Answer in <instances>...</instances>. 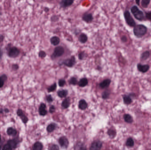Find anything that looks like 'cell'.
I'll use <instances>...</instances> for the list:
<instances>
[{
    "mask_svg": "<svg viewBox=\"0 0 151 150\" xmlns=\"http://www.w3.org/2000/svg\"><path fill=\"white\" fill-rule=\"evenodd\" d=\"M17 1H20L21 0H17Z\"/></svg>",
    "mask_w": 151,
    "mask_h": 150,
    "instance_id": "db71d44e",
    "label": "cell"
},
{
    "mask_svg": "<svg viewBox=\"0 0 151 150\" xmlns=\"http://www.w3.org/2000/svg\"><path fill=\"white\" fill-rule=\"evenodd\" d=\"M124 15L126 22L129 26L131 27H134L136 26V22L128 11L124 12Z\"/></svg>",
    "mask_w": 151,
    "mask_h": 150,
    "instance_id": "277c9868",
    "label": "cell"
},
{
    "mask_svg": "<svg viewBox=\"0 0 151 150\" xmlns=\"http://www.w3.org/2000/svg\"><path fill=\"white\" fill-rule=\"evenodd\" d=\"M43 148V145L41 142H36L33 146V150H41Z\"/></svg>",
    "mask_w": 151,
    "mask_h": 150,
    "instance_id": "ffe728a7",
    "label": "cell"
},
{
    "mask_svg": "<svg viewBox=\"0 0 151 150\" xmlns=\"http://www.w3.org/2000/svg\"><path fill=\"white\" fill-rule=\"evenodd\" d=\"M102 147V143L99 141H95L92 143L91 150H100Z\"/></svg>",
    "mask_w": 151,
    "mask_h": 150,
    "instance_id": "4fadbf2b",
    "label": "cell"
},
{
    "mask_svg": "<svg viewBox=\"0 0 151 150\" xmlns=\"http://www.w3.org/2000/svg\"><path fill=\"white\" fill-rule=\"evenodd\" d=\"M88 81L86 78H83L80 80L78 83V85L80 87H85L88 85Z\"/></svg>",
    "mask_w": 151,
    "mask_h": 150,
    "instance_id": "d4e9b609",
    "label": "cell"
},
{
    "mask_svg": "<svg viewBox=\"0 0 151 150\" xmlns=\"http://www.w3.org/2000/svg\"><path fill=\"white\" fill-rule=\"evenodd\" d=\"M56 124L54 123H51L49 124L47 127V130L48 132H52L56 128Z\"/></svg>",
    "mask_w": 151,
    "mask_h": 150,
    "instance_id": "f1b7e54d",
    "label": "cell"
},
{
    "mask_svg": "<svg viewBox=\"0 0 151 150\" xmlns=\"http://www.w3.org/2000/svg\"><path fill=\"white\" fill-rule=\"evenodd\" d=\"M87 107H88V104L85 100L81 99L80 101L79 105V108L80 109L83 110L86 109Z\"/></svg>",
    "mask_w": 151,
    "mask_h": 150,
    "instance_id": "44dd1931",
    "label": "cell"
},
{
    "mask_svg": "<svg viewBox=\"0 0 151 150\" xmlns=\"http://www.w3.org/2000/svg\"><path fill=\"white\" fill-rule=\"evenodd\" d=\"M56 88H57L56 84H54L53 85L51 86L48 89V91L49 92H53V91H54L56 89Z\"/></svg>",
    "mask_w": 151,
    "mask_h": 150,
    "instance_id": "1f68e13d",
    "label": "cell"
},
{
    "mask_svg": "<svg viewBox=\"0 0 151 150\" xmlns=\"http://www.w3.org/2000/svg\"><path fill=\"white\" fill-rule=\"evenodd\" d=\"M131 12L134 15V17L138 20L142 21L144 19V13L140 10L136 5L133 6L131 8Z\"/></svg>",
    "mask_w": 151,
    "mask_h": 150,
    "instance_id": "7a4b0ae2",
    "label": "cell"
},
{
    "mask_svg": "<svg viewBox=\"0 0 151 150\" xmlns=\"http://www.w3.org/2000/svg\"><path fill=\"white\" fill-rule=\"evenodd\" d=\"M108 135L110 136L111 138H114L116 135V132L114 130H109L107 132Z\"/></svg>",
    "mask_w": 151,
    "mask_h": 150,
    "instance_id": "4dcf8cb0",
    "label": "cell"
},
{
    "mask_svg": "<svg viewBox=\"0 0 151 150\" xmlns=\"http://www.w3.org/2000/svg\"><path fill=\"white\" fill-rule=\"evenodd\" d=\"M46 100L48 102L51 103L53 101V99L51 95H49L47 96L46 97Z\"/></svg>",
    "mask_w": 151,
    "mask_h": 150,
    "instance_id": "b9f144b4",
    "label": "cell"
},
{
    "mask_svg": "<svg viewBox=\"0 0 151 150\" xmlns=\"http://www.w3.org/2000/svg\"><path fill=\"white\" fill-rule=\"evenodd\" d=\"M50 42L51 43V44L53 45L57 46L59 44L60 39L59 38H58L57 36H53L52 38H51Z\"/></svg>",
    "mask_w": 151,
    "mask_h": 150,
    "instance_id": "e0dca14e",
    "label": "cell"
},
{
    "mask_svg": "<svg viewBox=\"0 0 151 150\" xmlns=\"http://www.w3.org/2000/svg\"><path fill=\"white\" fill-rule=\"evenodd\" d=\"M70 105V100L69 98H66L64 100L62 103V106L65 108H67Z\"/></svg>",
    "mask_w": 151,
    "mask_h": 150,
    "instance_id": "83f0119b",
    "label": "cell"
},
{
    "mask_svg": "<svg viewBox=\"0 0 151 150\" xmlns=\"http://www.w3.org/2000/svg\"><path fill=\"white\" fill-rule=\"evenodd\" d=\"M124 102L126 105H129L132 103V99L129 95H124L123 96Z\"/></svg>",
    "mask_w": 151,
    "mask_h": 150,
    "instance_id": "603a6c76",
    "label": "cell"
},
{
    "mask_svg": "<svg viewBox=\"0 0 151 150\" xmlns=\"http://www.w3.org/2000/svg\"><path fill=\"white\" fill-rule=\"evenodd\" d=\"M2 135L0 134V144L1 143V142H2Z\"/></svg>",
    "mask_w": 151,
    "mask_h": 150,
    "instance_id": "f5cc1de1",
    "label": "cell"
},
{
    "mask_svg": "<svg viewBox=\"0 0 151 150\" xmlns=\"http://www.w3.org/2000/svg\"><path fill=\"white\" fill-rule=\"evenodd\" d=\"M56 1H58V0H56Z\"/></svg>",
    "mask_w": 151,
    "mask_h": 150,
    "instance_id": "11a10c76",
    "label": "cell"
},
{
    "mask_svg": "<svg viewBox=\"0 0 151 150\" xmlns=\"http://www.w3.org/2000/svg\"><path fill=\"white\" fill-rule=\"evenodd\" d=\"M59 143L61 147L63 148H67L69 145L68 139L65 136H62L60 138Z\"/></svg>",
    "mask_w": 151,
    "mask_h": 150,
    "instance_id": "8fae6325",
    "label": "cell"
},
{
    "mask_svg": "<svg viewBox=\"0 0 151 150\" xmlns=\"http://www.w3.org/2000/svg\"><path fill=\"white\" fill-rule=\"evenodd\" d=\"M70 83L71 85H75L77 83V81L76 79L75 78L73 77V78H72L71 79H70Z\"/></svg>",
    "mask_w": 151,
    "mask_h": 150,
    "instance_id": "d6a6232c",
    "label": "cell"
},
{
    "mask_svg": "<svg viewBox=\"0 0 151 150\" xmlns=\"http://www.w3.org/2000/svg\"><path fill=\"white\" fill-rule=\"evenodd\" d=\"M110 94L108 92H104L102 94V97L103 99H107L109 95Z\"/></svg>",
    "mask_w": 151,
    "mask_h": 150,
    "instance_id": "f35d334b",
    "label": "cell"
},
{
    "mask_svg": "<svg viewBox=\"0 0 151 150\" xmlns=\"http://www.w3.org/2000/svg\"><path fill=\"white\" fill-rule=\"evenodd\" d=\"M140 1V0H136V3L137 4H138V5H139Z\"/></svg>",
    "mask_w": 151,
    "mask_h": 150,
    "instance_id": "816d5d0a",
    "label": "cell"
},
{
    "mask_svg": "<svg viewBox=\"0 0 151 150\" xmlns=\"http://www.w3.org/2000/svg\"><path fill=\"white\" fill-rule=\"evenodd\" d=\"M46 56V54L45 52L43 51H40L39 53V56L41 58H44Z\"/></svg>",
    "mask_w": 151,
    "mask_h": 150,
    "instance_id": "836d02e7",
    "label": "cell"
},
{
    "mask_svg": "<svg viewBox=\"0 0 151 150\" xmlns=\"http://www.w3.org/2000/svg\"><path fill=\"white\" fill-rule=\"evenodd\" d=\"M68 92L66 90H60L58 92V95L61 98H64L66 97L68 95Z\"/></svg>",
    "mask_w": 151,
    "mask_h": 150,
    "instance_id": "484cf974",
    "label": "cell"
},
{
    "mask_svg": "<svg viewBox=\"0 0 151 150\" xmlns=\"http://www.w3.org/2000/svg\"><path fill=\"white\" fill-rule=\"evenodd\" d=\"M134 145V142L131 137L128 138L126 142V145L129 147H132Z\"/></svg>",
    "mask_w": 151,
    "mask_h": 150,
    "instance_id": "4316f807",
    "label": "cell"
},
{
    "mask_svg": "<svg viewBox=\"0 0 151 150\" xmlns=\"http://www.w3.org/2000/svg\"><path fill=\"white\" fill-rule=\"evenodd\" d=\"M88 40V37L85 33H82L80 34L78 38V40L82 44H85Z\"/></svg>",
    "mask_w": 151,
    "mask_h": 150,
    "instance_id": "2e32d148",
    "label": "cell"
},
{
    "mask_svg": "<svg viewBox=\"0 0 151 150\" xmlns=\"http://www.w3.org/2000/svg\"><path fill=\"white\" fill-rule=\"evenodd\" d=\"M59 85L61 87H63L65 84V81L63 79H61L59 81Z\"/></svg>",
    "mask_w": 151,
    "mask_h": 150,
    "instance_id": "ab89813d",
    "label": "cell"
},
{
    "mask_svg": "<svg viewBox=\"0 0 151 150\" xmlns=\"http://www.w3.org/2000/svg\"><path fill=\"white\" fill-rule=\"evenodd\" d=\"M85 53L83 52H82L78 55V58L80 60H83L85 57Z\"/></svg>",
    "mask_w": 151,
    "mask_h": 150,
    "instance_id": "8d00e7d4",
    "label": "cell"
},
{
    "mask_svg": "<svg viewBox=\"0 0 151 150\" xmlns=\"http://www.w3.org/2000/svg\"><path fill=\"white\" fill-rule=\"evenodd\" d=\"M5 39V36L2 34H0V43L3 42Z\"/></svg>",
    "mask_w": 151,
    "mask_h": 150,
    "instance_id": "f6af8a7d",
    "label": "cell"
},
{
    "mask_svg": "<svg viewBox=\"0 0 151 150\" xmlns=\"http://www.w3.org/2000/svg\"><path fill=\"white\" fill-rule=\"evenodd\" d=\"M49 149H51V150H59V147H58V146L55 145V144H54V145L51 146Z\"/></svg>",
    "mask_w": 151,
    "mask_h": 150,
    "instance_id": "60d3db41",
    "label": "cell"
},
{
    "mask_svg": "<svg viewBox=\"0 0 151 150\" xmlns=\"http://www.w3.org/2000/svg\"><path fill=\"white\" fill-rule=\"evenodd\" d=\"M149 52L148 51L144 52L143 53H142V54L141 55V60L142 61L146 60L149 57Z\"/></svg>",
    "mask_w": 151,
    "mask_h": 150,
    "instance_id": "cb8c5ba5",
    "label": "cell"
},
{
    "mask_svg": "<svg viewBox=\"0 0 151 150\" xmlns=\"http://www.w3.org/2000/svg\"><path fill=\"white\" fill-rule=\"evenodd\" d=\"M19 66L18 64H13L12 65V70L14 71H16L19 69Z\"/></svg>",
    "mask_w": 151,
    "mask_h": 150,
    "instance_id": "74e56055",
    "label": "cell"
},
{
    "mask_svg": "<svg viewBox=\"0 0 151 150\" xmlns=\"http://www.w3.org/2000/svg\"><path fill=\"white\" fill-rule=\"evenodd\" d=\"M46 106L44 104H41L39 108V114L41 116H44L47 114V111L46 110Z\"/></svg>",
    "mask_w": 151,
    "mask_h": 150,
    "instance_id": "9a60e30c",
    "label": "cell"
},
{
    "mask_svg": "<svg viewBox=\"0 0 151 150\" xmlns=\"http://www.w3.org/2000/svg\"><path fill=\"white\" fill-rule=\"evenodd\" d=\"M110 82H111V81L110 79H106L105 80H104L100 84L99 86L101 88H105L106 87H108L109 85H110Z\"/></svg>",
    "mask_w": 151,
    "mask_h": 150,
    "instance_id": "d6986e66",
    "label": "cell"
},
{
    "mask_svg": "<svg viewBox=\"0 0 151 150\" xmlns=\"http://www.w3.org/2000/svg\"><path fill=\"white\" fill-rule=\"evenodd\" d=\"M6 133L9 136H15L17 135V131L14 128L10 127L7 129Z\"/></svg>",
    "mask_w": 151,
    "mask_h": 150,
    "instance_id": "5bb4252c",
    "label": "cell"
},
{
    "mask_svg": "<svg viewBox=\"0 0 151 150\" xmlns=\"http://www.w3.org/2000/svg\"><path fill=\"white\" fill-rule=\"evenodd\" d=\"M44 11L46 12H47L49 11V9L48 7H45L44 8Z\"/></svg>",
    "mask_w": 151,
    "mask_h": 150,
    "instance_id": "681fc988",
    "label": "cell"
},
{
    "mask_svg": "<svg viewBox=\"0 0 151 150\" xmlns=\"http://www.w3.org/2000/svg\"><path fill=\"white\" fill-rule=\"evenodd\" d=\"M20 50L15 46L9 47L8 49V55L11 58H15L19 56Z\"/></svg>",
    "mask_w": 151,
    "mask_h": 150,
    "instance_id": "3957f363",
    "label": "cell"
},
{
    "mask_svg": "<svg viewBox=\"0 0 151 150\" xmlns=\"http://www.w3.org/2000/svg\"><path fill=\"white\" fill-rule=\"evenodd\" d=\"M146 17L147 19L151 20V12H147L146 13Z\"/></svg>",
    "mask_w": 151,
    "mask_h": 150,
    "instance_id": "7bdbcfd3",
    "label": "cell"
},
{
    "mask_svg": "<svg viewBox=\"0 0 151 150\" xmlns=\"http://www.w3.org/2000/svg\"><path fill=\"white\" fill-rule=\"evenodd\" d=\"M20 141L18 138H14L13 139H9L7 141V143L10 146L12 150L17 148Z\"/></svg>",
    "mask_w": 151,
    "mask_h": 150,
    "instance_id": "8992f818",
    "label": "cell"
},
{
    "mask_svg": "<svg viewBox=\"0 0 151 150\" xmlns=\"http://www.w3.org/2000/svg\"><path fill=\"white\" fill-rule=\"evenodd\" d=\"M4 113H8L9 112V110L7 108H6L5 109H4Z\"/></svg>",
    "mask_w": 151,
    "mask_h": 150,
    "instance_id": "c3c4849f",
    "label": "cell"
},
{
    "mask_svg": "<svg viewBox=\"0 0 151 150\" xmlns=\"http://www.w3.org/2000/svg\"><path fill=\"white\" fill-rule=\"evenodd\" d=\"M149 66L148 64L142 65L141 63H138L137 65L138 70L142 73H145L146 72L148 71L149 69Z\"/></svg>",
    "mask_w": 151,
    "mask_h": 150,
    "instance_id": "7c38bea8",
    "label": "cell"
},
{
    "mask_svg": "<svg viewBox=\"0 0 151 150\" xmlns=\"http://www.w3.org/2000/svg\"><path fill=\"white\" fill-rule=\"evenodd\" d=\"M121 40H122V42H126L127 41V38H126V36H123L122 38H121Z\"/></svg>",
    "mask_w": 151,
    "mask_h": 150,
    "instance_id": "7dc6e473",
    "label": "cell"
},
{
    "mask_svg": "<svg viewBox=\"0 0 151 150\" xmlns=\"http://www.w3.org/2000/svg\"><path fill=\"white\" fill-rule=\"evenodd\" d=\"M124 119L126 122L131 123L133 121L132 116L129 114H125L124 115Z\"/></svg>",
    "mask_w": 151,
    "mask_h": 150,
    "instance_id": "7402d4cb",
    "label": "cell"
},
{
    "mask_svg": "<svg viewBox=\"0 0 151 150\" xmlns=\"http://www.w3.org/2000/svg\"><path fill=\"white\" fill-rule=\"evenodd\" d=\"M16 114L17 116L21 118L22 122L25 124L27 123L28 121V118L27 116H26L25 114H24V112L22 111V110L21 109H18L16 111Z\"/></svg>",
    "mask_w": 151,
    "mask_h": 150,
    "instance_id": "52a82bcc",
    "label": "cell"
},
{
    "mask_svg": "<svg viewBox=\"0 0 151 150\" xmlns=\"http://www.w3.org/2000/svg\"><path fill=\"white\" fill-rule=\"evenodd\" d=\"M82 20L88 23H91L93 20L94 18L92 13H85L82 16Z\"/></svg>",
    "mask_w": 151,
    "mask_h": 150,
    "instance_id": "9c48e42d",
    "label": "cell"
},
{
    "mask_svg": "<svg viewBox=\"0 0 151 150\" xmlns=\"http://www.w3.org/2000/svg\"><path fill=\"white\" fill-rule=\"evenodd\" d=\"M75 63H76V60H75V57L73 56H72L71 58L70 59H67L64 60L62 62V64L68 67H72L75 64Z\"/></svg>",
    "mask_w": 151,
    "mask_h": 150,
    "instance_id": "ba28073f",
    "label": "cell"
},
{
    "mask_svg": "<svg viewBox=\"0 0 151 150\" xmlns=\"http://www.w3.org/2000/svg\"><path fill=\"white\" fill-rule=\"evenodd\" d=\"M3 55V51L2 48H0V61L2 60Z\"/></svg>",
    "mask_w": 151,
    "mask_h": 150,
    "instance_id": "bcb514c9",
    "label": "cell"
},
{
    "mask_svg": "<svg viewBox=\"0 0 151 150\" xmlns=\"http://www.w3.org/2000/svg\"><path fill=\"white\" fill-rule=\"evenodd\" d=\"M74 0H62L60 3V5L62 8H65L71 6L73 3Z\"/></svg>",
    "mask_w": 151,
    "mask_h": 150,
    "instance_id": "30bf717a",
    "label": "cell"
},
{
    "mask_svg": "<svg viewBox=\"0 0 151 150\" xmlns=\"http://www.w3.org/2000/svg\"><path fill=\"white\" fill-rule=\"evenodd\" d=\"M4 113V109H2V108H1V109H0V114H3Z\"/></svg>",
    "mask_w": 151,
    "mask_h": 150,
    "instance_id": "f907efd6",
    "label": "cell"
},
{
    "mask_svg": "<svg viewBox=\"0 0 151 150\" xmlns=\"http://www.w3.org/2000/svg\"><path fill=\"white\" fill-rule=\"evenodd\" d=\"M2 149L4 150H12V149L11 148L10 146L7 143L4 145L2 147Z\"/></svg>",
    "mask_w": 151,
    "mask_h": 150,
    "instance_id": "d590c367",
    "label": "cell"
},
{
    "mask_svg": "<svg viewBox=\"0 0 151 150\" xmlns=\"http://www.w3.org/2000/svg\"><path fill=\"white\" fill-rule=\"evenodd\" d=\"M150 2V0H142L141 4L144 8H147L148 7V5H149Z\"/></svg>",
    "mask_w": 151,
    "mask_h": 150,
    "instance_id": "f546056e",
    "label": "cell"
},
{
    "mask_svg": "<svg viewBox=\"0 0 151 150\" xmlns=\"http://www.w3.org/2000/svg\"><path fill=\"white\" fill-rule=\"evenodd\" d=\"M75 149H85L86 148L85 147H83V144L78 143L76 145V147H75Z\"/></svg>",
    "mask_w": 151,
    "mask_h": 150,
    "instance_id": "e575fe53",
    "label": "cell"
},
{
    "mask_svg": "<svg viewBox=\"0 0 151 150\" xmlns=\"http://www.w3.org/2000/svg\"><path fill=\"white\" fill-rule=\"evenodd\" d=\"M64 53L65 49L62 46H57L54 48V52L51 56V57L53 59L62 56L64 54Z\"/></svg>",
    "mask_w": 151,
    "mask_h": 150,
    "instance_id": "5b68a950",
    "label": "cell"
},
{
    "mask_svg": "<svg viewBox=\"0 0 151 150\" xmlns=\"http://www.w3.org/2000/svg\"><path fill=\"white\" fill-rule=\"evenodd\" d=\"M147 32V28L145 26L139 24L134 27L133 33L134 35L138 38H141L144 36Z\"/></svg>",
    "mask_w": 151,
    "mask_h": 150,
    "instance_id": "6da1fadb",
    "label": "cell"
},
{
    "mask_svg": "<svg viewBox=\"0 0 151 150\" xmlns=\"http://www.w3.org/2000/svg\"><path fill=\"white\" fill-rule=\"evenodd\" d=\"M55 110V107L54 106H51L49 108V112L51 113L54 112Z\"/></svg>",
    "mask_w": 151,
    "mask_h": 150,
    "instance_id": "ee69618b",
    "label": "cell"
},
{
    "mask_svg": "<svg viewBox=\"0 0 151 150\" xmlns=\"http://www.w3.org/2000/svg\"><path fill=\"white\" fill-rule=\"evenodd\" d=\"M8 79V77L5 74H3L0 76V88L3 87L5 82Z\"/></svg>",
    "mask_w": 151,
    "mask_h": 150,
    "instance_id": "ac0fdd59",
    "label": "cell"
}]
</instances>
